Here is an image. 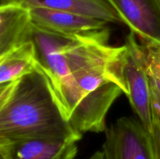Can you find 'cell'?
<instances>
[{
    "instance_id": "cell-2",
    "label": "cell",
    "mask_w": 160,
    "mask_h": 159,
    "mask_svg": "<svg viewBox=\"0 0 160 159\" xmlns=\"http://www.w3.org/2000/svg\"><path fill=\"white\" fill-rule=\"evenodd\" d=\"M137 38L132 31L127 36L121 57L122 76L130 104L139 121L149 132L152 127L149 77L143 45L137 41Z\"/></svg>"
},
{
    "instance_id": "cell-4",
    "label": "cell",
    "mask_w": 160,
    "mask_h": 159,
    "mask_svg": "<svg viewBox=\"0 0 160 159\" xmlns=\"http://www.w3.org/2000/svg\"><path fill=\"white\" fill-rule=\"evenodd\" d=\"M142 45L160 47V0H109Z\"/></svg>"
},
{
    "instance_id": "cell-9",
    "label": "cell",
    "mask_w": 160,
    "mask_h": 159,
    "mask_svg": "<svg viewBox=\"0 0 160 159\" xmlns=\"http://www.w3.org/2000/svg\"><path fill=\"white\" fill-rule=\"evenodd\" d=\"M37 69L34 46L31 37L6 55L0 62V84L17 81Z\"/></svg>"
},
{
    "instance_id": "cell-3",
    "label": "cell",
    "mask_w": 160,
    "mask_h": 159,
    "mask_svg": "<svg viewBox=\"0 0 160 159\" xmlns=\"http://www.w3.org/2000/svg\"><path fill=\"white\" fill-rule=\"evenodd\" d=\"M105 132V159H153L149 132L138 119L122 117Z\"/></svg>"
},
{
    "instance_id": "cell-11",
    "label": "cell",
    "mask_w": 160,
    "mask_h": 159,
    "mask_svg": "<svg viewBox=\"0 0 160 159\" xmlns=\"http://www.w3.org/2000/svg\"><path fill=\"white\" fill-rule=\"evenodd\" d=\"M149 137L153 159H160V123H153Z\"/></svg>"
},
{
    "instance_id": "cell-10",
    "label": "cell",
    "mask_w": 160,
    "mask_h": 159,
    "mask_svg": "<svg viewBox=\"0 0 160 159\" xmlns=\"http://www.w3.org/2000/svg\"><path fill=\"white\" fill-rule=\"evenodd\" d=\"M151 92V111L153 123H160V84L148 75Z\"/></svg>"
},
{
    "instance_id": "cell-6",
    "label": "cell",
    "mask_w": 160,
    "mask_h": 159,
    "mask_svg": "<svg viewBox=\"0 0 160 159\" xmlns=\"http://www.w3.org/2000/svg\"><path fill=\"white\" fill-rule=\"evenodd\" d=\"M78 141L61 137H38L22 140L0 150L8 159H74Z\"/></svg>"
},
{
    "instance_id": "cell-15",
    "label": "cell",
    "mask_w": 160,
    "mask_h": 159,
    "mask_svg": "<svg viewBox=\"0 0 160 159\" xmlns=\"http://www.w3.org/2000/svg\"><path fill=\"white\" fill-rule=\"evenodd\" d=\"M1 2L6 3V2H17V0H0Z\"/></svg>"
},
{
    "instance_id": "cell-8",
    "label": "cell",
    "mask_w": 160,
    "mask_h": 159,
    "mask_svg": "<svg viewBox=\"0 0 160 159\" xmlns=\"http://www.w3.org/2000/svg\"><path fill=\"white\" fill-rule=\"evenodd\" d=\"M31 23L28 9L18 2L9 3L0 22V57L29 40Z\"/></svg>"
},
{
    "instance_id": "cell-1",
    "label": "cell",
    "mask_w": 160,
    "mask_h": 159,
    "mask_svg": "<svg viewBox=\"0 0 160 159\" xmlns=\"http://www.w3.org/2000/svg\"><path fill=\"white\" fill-rule=\"evenodd\" d=\"M82 135L66 119L43 73L38 69L17 80L0 104V150L22 140Z\"/></svg>"
},
{
    "instance_id": "cell-16",
    "label": "cell",
    "mask_w": 160,
    "mask_h": 159,
    "mask_svg": "<svg viewBox=\"0 0 160 159\" xmlns=\"http://www.w3.org/2000/svg\"><path fill=\"white\" fill-rule=\"evenodd\" d=\"M9 53H8V54H9ZM6 55H7V54H6ZM6 55H3V56H2V57H0V62H1L3 60V59H4V58L6 56Z\"/></svg>"
},
{
    "instance_id": "cell-5",
    "label": "cell",
    "mask_w": 160,
    "mask_h": 159,
    "mask_svg": "<svg viewBox=\"0 0 160 159\" xmlns=\"http://www.w3.org/2000/svg\"><path fill=\"white\" fill-rule=\"evenodd\" d=\"M28 9L33 24L52 32L81 36L110 32L109 23L104 20L44 7Z\"/></svg>"
},
{
    "instance_id": "cell-14",
    "label": "cell",
    "mask_w": 160,
    "mask_h": 159,
    "mask_svg": "<svg viewBox=\"0 0 160 159\" xmlns=\"http://www.w3.org/2000/svg\"><path fill=\"white\" fill-rule=\"evenodd\" d=\"M0 159H8L6 154H5L4 153L1 151H0Z\"/></svg>"
},
{
    "instance_id": "cell-13",
    "label": "cell",
    "mask_w": 160,
    "mask_h": 159,
    "mask_svg": "<svg viewBox=\"0 0 160 159\" xmlns=\"http://www.w3.org/2000/svg\"><path fill=\"white\" fill-rule=\"evenodd\" d=\"M88 159H105L102 151H96Z\"/></svg>"
},
{
    "instance_id": "cell-12",
    "label": "cell",
    "mask_w": 160,
    "mask_h": 159,
    "mask_svg": "<svg viewBox=\"0 0 160 159\" xmlns=\"http://www.w3.org/2000/svg\"><path fill=\"white\" fill-rule=\"evenodd\" d=\"M17 81H13L11 83H7V84H0V104L5 101L8 95L12 91V88L15 86Z\"/></svg>"
},
{
    "instance_id": "cell-7",
    "label": "cell",
    "mask_w": 160,
    "mask_h": 159,
    "mask_svg": "<svg viewBox=\"0 0 160 159\" xmlns=\"http://www.w3.org/2000/svg\"><path fill=\"white\" fill-rule=\"evenodd\" d=\"M26 9L44 7L73 12L104 20L109 23H123L109 0H17Z\"/></svg>"
}]
</instances>
